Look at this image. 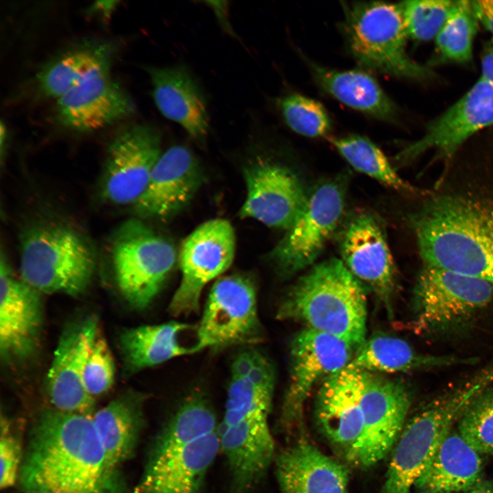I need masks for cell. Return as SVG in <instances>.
<instances>
[{"label":"cell","mask_w":493,"mask_h":493,"mask_svg":"<svg viewBox=\"0 0 493 493\" xmlns=\"http://www.w3.org/2000/svg\"><path fill=\"white\" fill-rule=\"evenodd\" d=\"M471 4L478 21L493 36V0L471 1Z\"/></svg>","instance_id":"cell-41"},{"label":"cell","mask_w":493,"mask_h":493,"mask_svg":"<svg viewBox=\"0 0 493 493\" xmlns=\"http://www.w3.org/2000/svg\"><path fill=\"white\" fill-rule=\"evenodd\" d=\"M219 451L218 430L181 446L151 450L134 493H200Z\"/></svg>","instance_id":"cell-21"},{"label":"cell","mask_w":493,"mask_h":493,"mask_svg":"<svg viewBox=\"0 0 493 493\" xmlns=\"http://www.w3.org/2000/svg\"><path fill=\"white\" fill-rule=\"evenodd\" d=\"M493 125V84L479 78L472 88L443 114L431 121L425 134L405 147L399 161H411L433 149L451 158L470 136Z\"/></svg>","instance_id":"cell-18"},{"label":"cell","mask_w":493,"mask_h":493,"mask_svg":"<svg viewBox=\"0 0 493 493\" xmlns=\"http://www.w3.org/2000/svg\"><path fill=\"white\" fill-rule=\"evenodd\" d=\"M480 78L493 84V39L483 55Z\"/></svg>","instance_id":"cell-43"},{"label":"cell","mask_w":493,"mask_h":493,"mask_svg":"<svg viewBox=\"0 0 493 493\" xmlns=\"http://www.w3.org/2000/svg\"><path fill=\"white\" fill-rule=\"evenodd\" d=\"M244 178L246 195L240 217L270 227L290 228L307 197L297 176L285 166L257 156L244 167Z\"/></svg>","instance_id":"cell-15"},{"label":"cell","mask_w":493,"mask_h":493,"mask_svg":"<svg viewBox=\"0 0 493 493\" xmlns=\"http://www.w3.org/2000/svg\"><path fill=\"white\" fill-rule=\"evenodd\" d=\"M344 207V190L334 181L307 195L299 215L270 253L281 274L292 275L314 263L337 229Z\"/></svg>","instance_id":"cell-12"},{"label":"cell","mask_w":493,"mask_h":493,"mask_svg":"<svg viewBox=\"0 0 493 493\" xmlns=\"http://www.w3.org/2000/svg\"><path fill=\"white\" fill-rule=\"evenodd\" d=\"M462 493H493V480H483L474 488Z\"/></svg>","instance_id":"cell-45"},{"label":"cell","mask_w":493,"mask_h":493,"mask_svg":"<svg viewBox=\"0 0 493 493\" xmlns=\"http://www.w3.org/2000/svg\"><path fill=\"white\" fill-rule=\"evenodd\" d=\"M236 235L223 218L209 220L192 231L182 242L178 260L181 278L168 305L171 315L198 312L202 290L231 265Z\"/></svg>","instance_id":"cell-10"},{"label":"cell","mask_w":493,"mask_h":493,"mask_svg":"<svg viewBox=\"0 0 493 493\" xmlns=\"http://www.w3.org/2000/svg\"><path fill=\"white\" fill-rule=\"evenodd\" d=\"M472 358L425 355L405 340L387 335L366 339L346 366L371 373H394L473 364Z\"/></svg>","instance_id":"cell-31"},{"label":"cell","mask_w":493,"mask_h":493,"mask_svg":"<svg viewBox=\"0 0 493 493\" xmlns=\"http://www.w3.org/2000/svg\"><path fill=\"white\" fill-rule=\"evenodd\" d=\"M277 318L341 339L357 351L366 340V288L341 260L315 265L280 302Z\"/></svg>","instance_id":"cell-3"},{"label":"cell","mask_w":493,"mask_h":493,"mask_svg":"<svg viewBox=\"0 0 493 493\" xmlns=\"http://www.w3.org/2000/svg\"><path fill=\"white\" fill-rule=\"evenodd\" d=\"M493 300L486 281L424 264L413 290L412 325L419 333L461 327Z\"/></svg>","instance_id":"cell-8"},{"label":"cell","mask_w":493,"mask_h":493,"mask_svg":"<svg viewBox=\"0 0 493 493\" xmlns=\"http://www.w3.org/2000/svg\"><path fill=\"white\" fill-rule=\"evenodd\" d=\"M309 67L318 85L342 103L377 119L395 121L396 105L368 73L332 69L312 62Z\"/></svg>","instance_id":"cell-29"},{"label":"cell","mask_w":493,"mask_h":493,"mask_svg":"<svg viewBox=\"0 0 493 493\" xmlns=\"http://www.w3.org/2000/svg\"><path fill=\"white\" fill-rule=\"evenodd\" d=\"M21 439L11 427L10 421L3 416L1 419V489L12 486L16 481L23 462Z\"/></svg>","instance_id":"cell-40"},{"label":"cell","mask_w":493,"mask_h":493,"mask_svg":"<svg viewBox=\"0 0 493 493\" xmlns=\"http://www.w3.org/2000/svg\"><path fill=\"white\" fill-rule=\"evenodd\" d=\"M489 384V378L479 373L433 399L405 423L392 449L381 493H411L454 422Z\"/></svg>","instance_id":"cell-5"},{"label":"cell","mask_w":493,"mask_h":493,"mask_svg":"<svg viewBox=\"0 0 493 493\" xmlns=\"http://www.w3.org/2000/svg\"><path fill=\"white\" fill-rule=\"evenodd\" d=\"M98 335L93 316L73 322L63 330L47 377V394L54 409L93 416L94 399L85 390L82 377Z\"/></svg>","instance_id":"cell-17"},{"label":"cell","mask_w":493,"mask_h":493,"mask_svg":"<svg viewBox=\"0 0 493 493\" xmlns=\"http://www.w3.org/2000/svg\"><path fill=\"white\" fill-rule=\"evenodd\" d=\"M153 98L160 113L181 126L194 140L203 141L210 129L207 102L189 68L181 64L147 66Z\"/></svg>","instance_id":"cell-24"},{"label":"cell","mask_w":493,"mask_h":493,"mask_svg":"<svg viewBox=\"0 0 493 493\" xmlns=\"http://www.w3.org/2000/svg\"><path fill=\"white\" fill-rule=\"evenodd\" d=\"M478 23L471 1H456L435 38L436 53L440 60L457 63L470 61Z\"/></svg>","instance_id":"cell-35"},{"label":"cell","mask_w":493,"mask_h":493,"mask_svg":"<svg viewBox=\"0 0 493 493\" xmlns=\"http://www.w3.org/2000/svg\"><path fill=\"white\" fill-rule=\"evenodd\" d=\"M95 266L92 245L69 225L38 222L21 236V279L40 292L78 296L90 284Z\"/></svg>","instance_id":"cell-4"},{"label":"cell","mask_w":493,"mask_h":493,"mask_svg":"<svg viewBox=\"0 0 493 493\" xmlns=\"http://www.w3.org/2000/svg\"><path fill=\"white\" fill-rule=\"evenodd\" d=\"M24 493H124L90 416L45 410L30 429L19 472Z\"/></svg>","instance_id":"cell-1"},{"label":"cell","mask_w":493,"mask_h":493,"mask_svg":"<svg viewBox=\"0 0 493 493\" xmlns=\"http://www.w3.org/2000/svg\"><path fill=\"white\" fill-rule=\"evenodd\" d=\"M118 345L125 371L130 375L205 349L198 324L176 321L126 329Z\"/></svg>","instance_id":"cell-25"},{"label":"cell","mask_w":493,"mask_h":493,"mask_svg":"<svg viewBox=\"0 0 493 493\" xmlns=\"http://www.w3.org/2000/svg\"><path fill=\"white\" fill-rule=\"evenodd\" d=\"M145 401L142 393L127 390L92 416L106 457L116 468L134 453L144 426Z\"/></svg>","instance_id":"cell-28"},{"label":"cell","mask_w":493,"mask_h":493,"mask_svg":"<svg viewBox=\"0 0 493 493\" xmlns=\"http://www.w3.org/2000/svg\"><path fill=\"white\" fill-rule=\"evenodd\" d=\"M457 430L481 455H493V385L480 392L459 417Z\"/></svg>","instance_id":"cell-37"},{"label":"cell","mask_w":493,"mask_h":493,"mask_svg":"<svg viewBox=\"0 0 493 493\" xmlns=\"http://www.w3.org/2000/svg\"><path fill=\"white\" fill-rule=\"evenodd\" d=\"M342 30L351 54L364 68L411 79H427L433 72L408 55V38L401 3L342 2Z\"/></svg>","instance_id":"cell-6"},{"label":"cell","mask_w":493,"mask_h":493,"mask_svg":"<svg viewBox=\"0 0 493 493\" xmlns=\"http://www.w3.org/2000/svg\"><path fill=\"white\" fill-rule=\"evenodd\" d=\"M110 252L119 290L138 309L153 301L177 257L171 242L138 219L128 220L118 228Z\"/></svg>","instance_id":"cell-7"},{"label":"cell","mask_w":493,"mask_h":493,"mask_svg":"<svg viewBox=\"0 0 493 493\" xmlns=\"http://www.w3.org/2000/svg\"><path fill=\"white\" fill-rule=\"evenodd\" d=\"M363 371L346 367L321 383L314 416L318 429L340 455L353 464L364 432Z\"/></svg>","instance_id":"cell-16"},{"label":"cell","mask_w":493,"mask_h":493,"mask_svg":"<svg viewBox=\"0 0 493 493\" xmlns=\"http://www.w3.org/2000/svg\"><path fill=\"white\" fill-rule=\"evenodd\" d=\"M198 326L205 348L214 350L262 342L264 331L253 283L240 275L216 280L210 291Z\"/></svg>","instance_id":"cell-11"},{"label":"cell","mask_w":493,"mask_h":493,"mask_svg":"<svg viewBox=\"0 0 493 493\" xmlns=\"http://www.w3.org/2000/svg\"><path fill=\"white\" fill-rule=\"evenodd\" d=\"M411 405L406 385L381 374L363 372L361 406L364 432L353 464L368 468L392 451Z\"/></svg>","instance_id":"cell-14"},{"label":"cell","mask_w":493,"mask_h":493,"mask_svg":"<svg viewBox=\"0 0 493 493\" xmlns=\"http://www.w3.org/2000/svg\"><path fill=\"white\" fill-rule=\"evenodd\" d=\"M356 351L333 336L304 328L290 346L289 381L279 425L283 431H302L304 407L315 386L345 368Z\"/></svg>","instance_id":"cell-9"},{"label":"cell","mask_w":493,"mask_h":493,"mask_svg":"<svg viewBox=\"0 0 493 493\" xmlns=\"http://www.w3.org/2000/svg\"><path fill=\"white\" fill-rule=\"evenodd\" d=\"M279 493H347L349 470L301 438L275 458Z\"/></svg>","instance_id":"cell-26"},{"label":"cell","mask_w":493,"mask_h":493,"mask_svg":"<svg viewBox=\"0 0 493 493\" xmlns=\"http://www.w3.org/2000/svg\"><path fill=\"white\" fill-rule=\"evenodd\" d=\"M114 48L110 43H86L58 55L38 73L39 90L58 99L84 81L109 73Z\"/></svg>","instance_id":"cell-30"},{"label":"cell","mask_w":493,"mask_h":493,"mask_svg":"<svg viewBox=\"0 0 493 493\" xmlns=\"http://www.w3.org/2000/svg\"><path fill=\"white\" fill-rule=\"evenodd\" d=\"M162 154L161 134L148 123L121 129L110 142L101 181V194L118 205H134L144 192Z\"/></svg>","instance_id":"cell-13"},{"label":"cell","mask_w":493,"mask_h":493,"mask_svg":"<svg viewBox=\"0 0 493 493\" xmlns=\"http://www.w3.org/2000/svg\"><path fill=\"white\" fill-rule=\"evenodd\" d=\"M445 188L413 218L424 264L493 285V181Z\"/></svg>","instance_id":"cell-2"},{"label":"cell","mask_w":493,"mask_h":493,"mask_svg":"<svg viewBox=\"0 0 493 493\" xmlns=\"http://www.w3.org/2000/svg\"><path fill=\"white\" fill-rule=\"evenodd\" d=\"M117 1H101L95 2L90 8L92 12H97L103 17H109L116 7Z\"/></svg>","instance_id":"cell-44"},{"label":"cell","mask_w":493,"mask_h":493,"mask_svg":"<svg viewBox=\"0 0 493 493\" xmlns=\"http://www.w3.org/2000/svg\"><path fill=\"white\" fill-rule=\"evenodd\" d=\"M40 292L18 279L1 255L0 355L5 363L25 359L36 351L42 325Z\"/></svg>","instance_id":"cell-20"},{"label":"cell","mask_w":493,"mask_h":493,"mask_svg":"<svg viewBox=\"0 0 493 493\" xmlns=\"http://www.w3.org/2000/svg\"><path fill=\"white\" fill-rule=\"evenodd\" d=\"M340 253L349 270L374 292L391 314L395 266L378 219L368 213L350 218L340 235Z\"/></svg>","instance_id":"cell-19"},{"label":"cell","mask_w":493,"mask_h":493,"mask_svg":"<svg viewBox=\"0 0 493 493\" xmlns=\"http://www.w3.org/2000/svg\"><path fill=\"white\" fill-rule=\"evenodd\" d=\"M276 104L287 126L301 136L323 137L331 129L326 109L316 100L299 93H289L277 99Z\"/></svg>","instance_id":"cell-36"},{"label":"cell","mask_w":493,"mask_h":493,"mask_svg":"<svg viewBox=\"0 0 493 493\" xmlns=\"http://www.w3.org/2000/svg\"><path fill=\"white\" fill-rule=\"evenodd\" d=\"M216 417L206 397L186 396L156 438L151 450L165 451L186 444L218 430Z\"/></svg>","instance_id":"cell-33"},{"label":"cell","mask_w":493,"mask_h":493,"mask_svg":"<svg viewBox=\"0 0 493 493\" xmlns=\"http://www.w3.org/2000/svg\"><path fill=\"white\" fill-rule=\"evenodd\" d=\"M456 1L411 0L401 3L408 38L418 41L435 38Z\"/></svg>","instance_id":"cell-38"},{"label":"cell","mask_w":493,"mask_h":493,"mask_svg":"<svg viewBox=\"0 0 493 493\" xmlns=\"http://www.w3.org/2000/svg\"><path fill=\"white\" fill-rule=\"evenodd\" d=\"M204 3L214 12L224 31L233 37H236V34L229 22L228 2L219 1H205Z\"/></svg>","instance_id":"cell-42"},{"label":"cell","mask_w":493,"mask_h":493,"mask_svg":"<svg viewBox=\"0 0 493 493\" xmlns=\"http://www.w3.org/2000/svg\"><path fill=\"white\" fill-rule=\"evenodd\" d=\"M274 383L273 368L258 351L252 367L244 375L231 377L225 413L220 425H231L255 413H270Z\"/></svg>","instance_id":"cell-32"},{"label":"cell","mask_w":493,"mask_h":493,"mask_svg":"<svg viewBox=\"0 0 493 493\" xmlns=\"http://www.w3.org/2000/svg\"><path fill=\"white\" fill-rule=\"evenodd\" d=\"M115 364L106 340L99 335L86 359L82 377L86 392L94 399L106 392L113 385Z\"/></svg>","instance_id":"cell-39"},{"label":"cell","mask_w":493,"mask_h":493,"mask_svg":"<svg viewBox=\"0 0 493 493\" xmlns=\"http://www.w3.org/2000/svg\"><path fill=\"white\" fill-rule=\"evenodd\" d=\"M483 467L481 454L451 429L414 487L418 493H462L483 481Z\"/></svg>","instance_id":"cell-27"},{"label":"cell","mask_w":493,"mask_h":493,"mask_svg":"<svg viewBox=\"0 0 493 493\" xmlns=\"http://www.w3.org/2000/svg\"><path fill=\"white\" fill-rule=\"evenodd\" d=\"M135 105L110 73L91 77L57 99L55 114L63 126L93 131L132 115Z\"/></svg>","instance_id":"cell-23"},{"label":"cell","mask_w":493,"mask_h":493,"mask_svg":"<svg viewBox=\"0 0 493 493\" xmlns=\"http://www.w3.org/2000/svg\"><path fill=\"white\" fill-rule=\"evenodd\" d=\"M201 182L197 160L184 145H174L162 153L147 188L133 205L140 218H166L184 208Z\"/></svg>","instance_id":"cell-22"},{"label":"cell","mask_w":493,"mask_h":493,"mask_svg":"<svg viewBox=\"0 0 493 493\" xmlns=\"http://www.w3.org/2000/svg\"><path fill=\"white\" fill-rule=\"evenodd\" d=\"M337 151L355 170L397 190H411L383 151L368 138L359 135L333 138Z\"/></svg>","instance_id":"cell-34"}]
</instances>
